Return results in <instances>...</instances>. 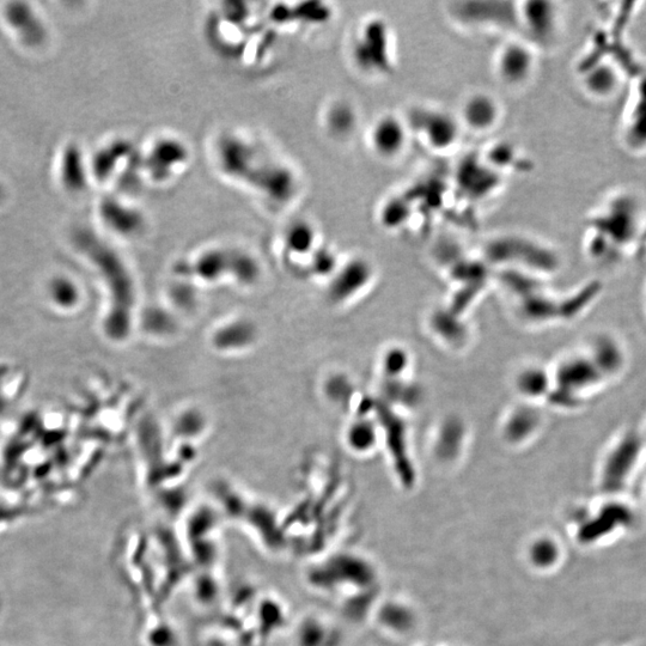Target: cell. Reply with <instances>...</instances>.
I'll return each instance as SVG.
<instances>
[{
	"label": "cell",
	"instance_id": "obj_4",
	"mask_svg": "<svg viewBox=\"0 0 646 646\" xmlns=\"http://www.w3.org/2000/svg\"><path fill=\"white\" fill-rule=\"evenodd\" d=\"M350 54L353 65L363 75L385 78L393 75L396 64L393 30L381 17H370L353 33Z\"/></svg>",
	"mask_w": 646,
	"mask_h": 646
},
{
	"label": "cell",
	"instance_id": "obj_16",
	"mask_svg": "<svg viewBox=\"0 0 646 646\" xmlns=\"http://www.w3.org/2000/svg\"><path fill=\"white\" fill-rule=\"evenodd\" d=\"M645 308H646V290H645Z\"/></svg>",
	"mask_w": 646,
	"mask_h": 646
},
{
	"label": "cell",
	"instance_id": "obj_1",
	"mask_svg": "<svg viewBox=\"0 0 646 646\" xmlns=\"http://www.w3.org/2000/svg\"><path fill=\"white\" fill-rule=\"evenodd\" d=\"M629 367L630 352L623 338L597 331L554 363L550 399L566 410H577L623 379Z\"/></svg>",
	"mask_w": 646,
	"mask_h": 646
},
{
	"label": "cell",
	"instance_id": "obj_3",
	"mask_svg": "<svg viewBox=\"0 0 646 646\" xmlns=\"http://www.w3.org/2000/svg\"><path fill=\"white\" fill-rule=\"evenodd\" d=\"M646 446L644 424L621 426L601 450L596 465L597 484L608 496L624 493L642 474Z\"/></svg>",
	"mask_w": 646,
	"mask_h": 646
},
{
	"label": "cell",
	"instance_id": "obj_6",
	"mask_svg": "<svg viewBox=\"0 0 646 646\" xmlns=\"http://www.w3.org/2000/svg\"><path fill=\"white\" fill-rule=\"evenodd\" d=\"M538 67L536 47L524 39L503 42L493 57L496 78L507 88L518 89L532 81Z\"/></svg>",
	"mask_w": 646,
	"mask_h": 646
},
{
	"label": "cell",
	"instance_id": "obj_9",
	"mask_svg": "<svg viewBox=\"0 0 646 646\" xmlns=\"http://www.w3.org/2000/svg\"><path fill=\"white\" fill-rule=\"evenodd\" d=\"M190 155L184 143L174 138L156 139L146 157V174L155 184H170L186 169Z\"/></svg>",
	"mask_w": 646,
	"mask_h": 646
},
{
	"label": "cell",
	"instance_id": "obj_11",
	"mask_svg": "<svg viewBox=\"0 0 646 646\" xmlns=\"http://www.w3.org/2000/svg\"><path fill=\"white\" fill-rule=\"evenodd\" d=\"M620 136L627 149L635 152L646 150V76L633 84L621 115Z\"/></svg>",
	"mask_w": 646,
	"mask_h": 646
},
{
	"label": "cell",
	"instance_id": "obj_2",
	"mask_svg": "<svg viewBox=\"0 0 646 646\" xmlns=\"http://www.w3.org/2000/svg\"><path fill=\"white\" fill-rule=\"evenodd\" d=\"M644 206L635 194L609 195L588 225L584 247L590 260L617 266L641 251L644 239Z\"/></svg>",
	"mask_w": 646,
	"mask_h": 646
},
{
	"label": "cell",
	"instance_id": "obj_15",
	"mask_svg": "<svg viewBox=\"0 0 646 646\" xmlns=\"http://www.w3.org/2000/svg\"><path fill=\"white\" fill-rule=\"evenodd\" d=\"M643 424H644V428H645V435H646V419H645V422H644ZM641 475H643V477H644L645 492H646V446H645L644 465H643V469H642V474H641Z\"/></svg>",
	"mask_w": 646,
	"mask_h": 646
},
{
	"label": "cell",
	"instance_id": "obj_12",
	"mask_svg": "<svg viewBox=\"0 0 646 646\" xmlns=\"http://www.w3.org/2000/svg\"><path fill=\"white\" fill-rule=\"evenodd\" d=\"M42 296L53 312L62 315L77 313L84 300L81 285L65 273H56L48 278L42 288Z\"/></svg>",
	"mask_w": 646,
	"mask_h": 646
},
{
	"label": "cell",
	"instance_id": "obj_10",
	"mask_svg": "<svg viewBox=\"0 0 646 646\" xmlns=\"http://www.w3.org/2000/svg\"><path fill=\"white\" fill-rule=\"evenodd\" d=\"M456 115L463 130L485 134L501 124L503 107L495 95L487 91H474L462 100Z\"/></svg>",
	"mask_w": 646,
	"mask_h": 646
},
{
	"label": "cell",
	"instance_id": "obj_7",
	"mask_svg": "<svg viewBox=\"0 0 646 646\" xmlns=\"http://www.w3.org/2000/svg\"><path fill=\"white\" fill-rule=\"evenodd\" d=\"M517 28H520L524 39L538 48L551 46L557 41L562 30V11L552 2H524L516 4Z\"/></svg>",
	"mask_w": 646,
	"mask_h": 646
},
{
	"label": "cell",
	"instance_id": "obj_5",
	"mask_svg": "<svg viewBox=\"0 0 646 646\" xmlns=\"http://www.w3.org/2000/svg\"><path fill=\"white\" fill-rule=\"evenodd\" d=\"M412 137L422 142L435 154H447L460 143L462 126L456 114L441 107L419 106L411 109L407 117Z\"/></svg>",
	"mask_w": 646,
	"mask_h": 646
},
{
	"label": "cell",
	"instance_id": "obj_8",
	"mask_svg": "<svg viewBox=\"0 0 646 646\" xmlns=\"http://www.w3.org/2000/svg\"><path fill=\"white\" fill-rule=\"evenodd\" d=\"M412 139L405 117L396 113H383L370 125L367 142L371 152L382 161L398 160L405 154Z\"/></svg>",
	"mask_w": 646,
	"mask_h": 646
},
{
	"label": "cell",
	"instance_id": "obj_14",
	"mask_svg": "<svg viewBox=\"0 0 646 646\" xmlns=\"http://www.w3.org/2000/svg\"><path fill=\"white\" fill-rule=\"evenodd\" d=\"M557 545L551 539H538L530 544L528 556L534 568L545 569L557 560Z\"/></svg>",
	"mask_w": 646,
	"mask_h": 646
},
{
	"label": "cell",
	"instance_id": "obj_13",
	"mask_svg": "<svg viewBox=\"0 0 646 646\" xmlns=\"http://www.w3.org/2000/svg\"><path fill=\"white\" fill-rule=\"evenodd\" d=\"M517 388L523 395L541 399L551 396L552 381L550 370L524 369L517 379Z\"/></svg>",
	"mask_w": 646,
	"mask_h": 646
}]
</instances>
